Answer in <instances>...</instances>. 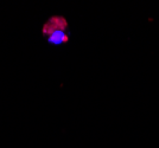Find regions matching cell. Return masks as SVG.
<instances>
[{
    "label": "cell",
    "instance_id": "6da1fadb",
    "mask_svg": "<svg viewBox=\"0 0 159 148\" xmlns=\"http://www.w3.org/2000/svg\"><path fill=\"white\" fill-rule=\"evenodd\" d=\"M66 21L62 17H52L43 27V32L49 36V41L52 44L66 43L69 37L66 33Z\"/></svg>",
    "mask_w": 159,
    "mask_h": 148
}]
</instances>
